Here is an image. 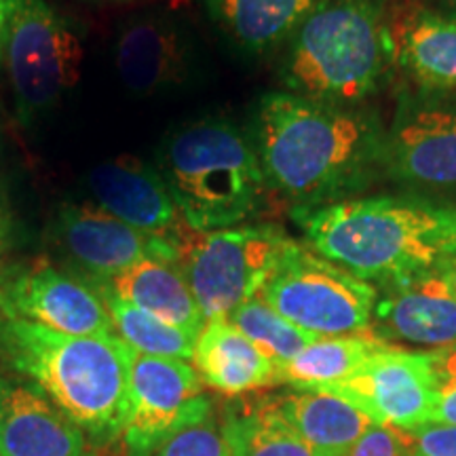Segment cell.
<instances>
[{"mask_svg": "<svg viewBox=\"0 0 456 456\" xmlns=\"http://www.w3.org/2000/svg\"><path fill=\"white\" fill-rule=\"evenodd\" d=\"M385 135L366 112L271 91L256 108L252 140L269 184L311 208L340 201L385 169Z\"/></svg>", "mask_w": 456, "mask_h": 456, "instance_id": "obj_1", "label": "cell"}, {"mask_svg": "<svg viewBox=\"0 0 456 456\" xmlns=\"http://www.w3.org/2000/svg\"><path fill=\"white\" fill-rule=\"evenodd\" d=\"M294 218L319 256L383 285L456 256V208L410 197L340 199L298 208Z\"/></svg>", "mask_w": 456, "mask_h": 456, "instance_id": "obj_2", "label": "cell"}, {"mask_svg": "<svg viewBox=\"0 0 456 456\" xmlns=\"http://www.w3.org/2000/svg\"><path fill=\"white\" fill-rule=\"evenodd\" d=\"M134 353L118 336H72L28 319H0V359L100 444L121 437Z\"/></svg>", "mask_w": 456, "mask_h": 456, "instance_id": "obj_3", "label": "cell"}, {"mask_svg": "<svg viewBox=\"0 0 456 456\" xmlns=\"http://www.w3.org/2000/svg\"><path fill=\"white\" fill-rule=\"evenodd\" d=\"M159 174L182 218L199 232L243 224L271 186L252 135L220 117L171 131L159 148Z\"/></svg>", "mask_w": 456, "mask_h": 456, "instance_id": "obj_4", "label": "cell"}, {"mask_svg": "<svg viewBox=\"0 0 456 456\" xmlns=\"http://www.w3.org/2000/svg\"><path fill=\"white\" fill-rule=\"evenodd\" d=\"M393 60L376 0H322L292 37L281 81L289 94L349 106L374 94Z\"/></svg>", "mask_w": 456, "mask_h": 456, "instance_id": "obj_5", "label": "cell"}, {"mask_svg": "<svg viewBox=\"0 0 456 456\" xmlns=\"http://www.w3.org/2000/svg\"><path fill=\"white\" fill-rule=\"evenodd\" d=\"M292 241L271 224H239L224 231H188L178 248V265L205 322L226 319L260 294Z\"/></svg>", "mask_w": 456, "mask_h": 456, "instance_id": "obj_6", "label": "cell"}, {"mask_svg": "<svg viewBox=\"0 0 456 456\" xmlns=\"http://www.w3.org/2000/svg\"><path fill=\"white\" fill-rule=\"evenodd\" d=\"M15 110L32 125L81 78L83 41L70 20L45 0H11L3 47Z\"/></svg>", "mask_w": 456, "mask_h": 456, "instance_id": "obj_7", "label": "cell"}, {"mask_svg": "<svg viewBox=\"0 0 456 456\" xmlns=\"http://www.w3.org/2000/svg\"><path fill=\"white\" fill-rule=\"evenodd\" d=\"M260 298L315 336L366 334L376 305L374 285L294 243L262 285Z\"/></svg>", "mask_w": 456, "mask_h": 456, "instance_id": "obj_8", "label": "cell"}, {"mask_svg": "<svg viewBox=\"0 0 456 456\" xmlns=\"http://www.w3.org/2000/svg\"><path fill=\"white\" fill-rule=\"evenodd\" d=\"M212 416L201 376L186 359L152 357L135 351L129 368L127 416L121 440L127 456H155L186 427Z\"/></svg>", "mask_w": 456, "mask_h": 456, "instance_id": "obj_9", "label": "cell"}, {"mask_svg": "<svg viewBox=\"0 0 456 456\" xmlns=\"http://www.w3.org/2000/svg\"><path fill=\"white\" fill-rule=\"evenodd\" d=\"M385 171L410 186L456 191V102L403 95L385 135Z\"/></svg>", "mask_w": 456, "mask_h": 456, "instance_id": "obj_10", "label": "cell"}, {"mask_svg": "<svg viewBox=\"0 0 456 456\" xmlns=\"http://www.w3.org/2000/svg\"><path fill=\"white\" fill-rule=\"evenodd\" d=\"M323 393L346 399L376 425L395 427L399 431L431 423L440 395L427 368L425 353L403 351L393 345Z\"/></svg>", "mask_w": 456, "mask_h": 456, "instance_id": "obj_11", "label": "cell"}, {"mask_svg": "<svg viewBox=\"0 0 456 456\" xmlns=\"http://www.w3.org/2000/svg\"><path fill=\"white\" fill-rule=\"evenodd\" d=\"M55 237L87 283L102 281L142 260L178 262L174 243L146 235L95 201L61 205L55 218Z\"/></svg>", "mask_w": 456, "mask_h": 456, "instance_id": "obj_12", "label": "cell"}, {"mask_svg": "<svg viewBox=\"0 0 456 456\" xmlns=\"http://www.w3.org/2000/svg\"><path fill=\"white\" fill-rule=\"evenodd\" d=\"M0 289L4 317L28 319L61 334L117 336L95 288L47 260H37Z\"/></svg>", "mask_w": 456, "mask_h": 456, "instance_id": "obj_13", "label": "cell"}, {"mask_svg": "<svg viewBox=\"0 0 456 456\" xmlns=\"http://www.w3.org/2000/svg\"><path fill=\"white\" fill-rule=\"evenodd\" d=\"M95 203L146 235L180 248L188 226L159 169L135 157L95 165L87 175Z\"/></svg>", "mask_w": 456, "mask_h": 456, "instance_id": "obj_14", "label": "cell"}, {"mask_svg": "<svg viewBox=\"0 0 456 456\" xmlns=\"http://www.w3.org/2000/svg\"><path fill=\"white\" fill-rule=\"evenodd\" d=\"M83 431L41 387L0 376V456H83Z\"/></svg>", "mask_w": 456, "mask_h": 456, "instance_id": "obj_15", "label": "cell"}, {"mask_svg": "<svg viewBox=\"0 0 456 456\" xmlns=\"http://www.w3.org/2000/svg\"><path fill=\"white\" fill-rule=\"evenodd\" d=\"M191 45L171 15L131 17L114 41L118 78L135 95H155L186 78Z\"/></svg>", "mask_w": 456, "mask_h": 456, "instance_id": "obj_16", "label": "cell"}, {"mask_svg": "<svg viewBox=\"0 0 456 456\" xmlns=\"http://www.w3.org/2000/svg\"><path fill=\"white\" fill-rule=\"evenodd\" d=\"M372 322L380 334L423 346L456 340V296L436 266L385 285L376 296Z\"/></svg>", "mask_w": 456, "mask_h": 456, "instance_id": "obj_17", "label": "cell"}, {"mask_svg": "<svg viewBox=\"0 0 456 456\" xmlns=\"http://www.w3.org/2000/svg\"><path fill=\"white\" fill-rule=\"evenodd\" d=\"M89 285L95 289H106L117 298L131 302L197 338L205 326V317L199 309L195 294L180 265L174 260H142L129 269Z\"/></svg>", "mask_w": 456, "mask_h": 456, "instance_id": "obj_18", "label": "cell"}, {"mask_svg": "<svg viewBox=\"0 0 456 456\" xmlns=\"http://www.w3.org/2000/svg\"><path fill=\"white\" fill-rule=\"evenodd\" d=\"M201 380L224 395L277 385V366L228 319L205 322L192 355Z\"/></svg>", "mask_w": 456, "mask_h": 456, "instance_id": "obj_19", "label": "cell"}, {"mask_svg": "<svg viewBox=\"0 0 456 456\" xmlns=\"http://www.w3.org/2000/svg\"><path fill=\"white\" fill-rule=\"evenodd\" d=\"M393 60L425 89H456V15L416 9L391 28Z\"/></svg>", "mask_w": 456, "mask_h": 456, "instance_id": "obj_20", "label": "cell"}, {"mask_svg": "<svg viewBox=\"0 0 456 456\" xmlns=\"http://www.w3.org/2000/svg\"><path fill=\"white\" fill-rule=\"evenodd\" d=\"M275 406L292 429L319 456H349L359 437L376 423L338 395L296 391L275 397Z\"/></svg>", "mask_w": 456, "mask_h": 456, "instance_id": "obj_21", "label": "cell"}, {"mask_svg": "<svg viewBox=\"0 0 456 456\" xmlns=\"http://www.w3.org/2000/svg\"><path fill=\"white\" fill-rule=\"evenodd\" d=\"M208 15L248 53H266L292 38L322 0H203Z\"/></svg>", "mask_w": 456, "mask_h": 456, "instance_id": "obj_22", "label": "cell"}, {"mask_svg": "<svg viewBox=\"0 0 456 456\" xmlns=\"http://www.w3.org/2000/svg\"><path fill=\"white\" fill-rule=\"evenodd\" d=\"M389 346V342L370 334L322 336L298 355L279 363L277 385H289L296 391H323L357 372Z\"/></svg>", "mask_w": 456, "mask_h": 456, "instance_id": "obj_23", "label": "cell"}, {"mask_svg": "<svg viewBox=\"0 0 456 456\" xmlns=\"http://www.w3.org/2000/svg\"><path fill=\"white\" fill-rule=\"evenodd\" d=\"M228 456H319L285 423L275 399L231 410L222 423Z\"/></svg>", "mask_w": 456, "mask_h": 456, "instance_id": "obj_24", "label": "cell"}, {"mask_svg": "<svg viewBox=\"0 0 456 456\" xmlns=\"http://www.w3.org/2000/svg\"><path fill=\"white\" fill-rule=\"evenodd\" d=\"M95 292L104 300L114 332H117L118 338L127 342L134 351L142 353V355L174 357L186 359V362L195 355L197 336L169 326L159 317L131 305V302L117 298L106 289H95Z\"/></svg>", "mask_w": 456, "mask_h": 456, "instance_id": "obj_25", "label": "cell"}, {"mask_svg": "<svg viewBox=\"0 0 456 456\" xmlns=\"http://www.w3.org/2000/svg\"><path fill=\"white\" fill-rule=\"evenodd\" d=\"M226 319L237 330H241L266 357H271L275 366L298 355L305 346L322 338V336L294 326L292 322L279 315L275 309H271L260 296L243 302Z\"/></svg>", "mask_w": 456, "mask_h": 456, "instance_id": "obj_26", "label": "cell"}, {"mask_svg": "<svg viewBox=\"0 0 456 456\" xmlns=\"http://www.w3.org/2000/svg\"><path fill=\"white\" fill-rule=\"evenodd\" d=\"M155 456H228L222 425L214 416L186 427L157 450Z\"/></svg>", "mask_w": 456, "mask_h": 456, "instance_id": "obj_27", "label": "cell"}, {"mask_svg": "<svg viewBox=\"0 0 456 456\" xmlns=\"http://www.w3.org/2000/svg\"><path fill=\"white\" fill-rule=\"evenodd\" d=\"M408 456H456V427L427 423L412 431H402Z\"/></svg>", "mask_w": 456, "mask_h": 456, "instance_id": "obj_28", "label": "cell"}, {"mask_svg": "<svg viewBox=\"0 0 456 456\" xmlns=\"http://www.w3.org/2000/svg\"><path fill=\"white\" fill-rule=\"evenodd\" d=\"M349 456H408L403 433L395 427L374 425L359 437Z\"/></svg>", "mask_w": 456, "mask_h": 456, "instance_id": "obj_29", "label": "cell"}, {"mask_svg": "<svg viewBox=\"0 0 456 456\" xmlns=\"http://www.w3.org/2000/svg\"><path fill=\"white\" fill-rule=\"evenodd\" d=\"M425 362L437 391L456 387V340L450 342V345L436 346V349L427 351Z\"/></svg>", "mask_w": 456, "mask_h": 456, "instance_id": "obj_30", "label": "cell"}, {"mask_svg": "<svg viewBox=\"0 0 456 456\" xmlns=\"http://www.w3.org/2000/svg\"><path fill=\"white\" fill-rule=\"evenodd\" d=\"M17 226L15 216L11 212L7 199L0 195V258H4L15 248Z\"/></svg>", "mask_w": 456, "mask_h": 456, "instance_id": "obj_31", "label": "cell"}, {"mask_svg": "<svg viewBox=\"0 0 456 456\" xmlns=\"http://www.w3.org/2000/svg\"><path fill=\"white\" fill-rule=\"evenodd\" d=\"M431 423L456 427V387H448V389L440 391Z\"/></svg>", "mask_w": 456, "mask_h": 456, "instance_id": "obj_32", "label": "cell"}, {"mask_svg": "<svg viewBox=\"0 0 456 456\" xmlns=\"http://www.w3.org/2000/svg\"><path fill=\"white\" fill-rule=\"evenodd\" d=\"M437 273H440V277L446 281L448 289L456 296V256H450V258H444L436 265Z\"/></svg>", "mask_w": 456, "mask_h": 456, "instance_id": "obj_33", "label": "cell"}, {"mask_svg": "<svg viewBox=\"0 0 456 456\" xmlns=\"http://www.w3.org/2000/svg\"><path fill=\"white\" fill-rule=\"evenodd\" d=\"M11 0H0V57H3L4 47V34H7V21H9Z\"/></svg>", "mask_w": 456, "mask_h": 456, "instance_id": "obj_34", "label": "cell"}, {"mask_svg": "<svg viewBox=\"0 0 456 456\" xmlns=\"http://www.w3.org/2000/svg\"><path fill=\"white\" fill-rule=\"evenodd\" d=\"M448 9H450V13L456 15V0H448Z\"/></svg>", "mask_w": 456, "mask_h": 456, "instance_id": "obj_35", "label": "cell"}, {"mask_svg": "<svg viewBox=\"0 0 456 456\" xmlns=\"http://www.w3.org/2000/svg\"><path fill=\"white\" fill-rule=\"evenodd\" d=\"M4 317V311H3V289H0V319Z\"/></svg>", "mask_w": 456, "mask_h": 456, "instance_id": "obj_36", "label": "cell"}, {"mask_svg": "<svg viewBox=\"0 0 456 456\" xmlns=\"http://www.w3.org/2000/svg\"><path fill=\"white\" fill-rule=\"evenodd\" d=\"M106 3H135V0H106Z\"/></svg>", "mask_w": 456, "mask_h": 456, "instance_id": "obj_37", "label": "cell"}]
</instances>
